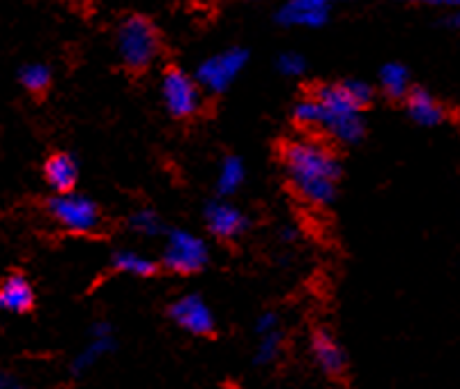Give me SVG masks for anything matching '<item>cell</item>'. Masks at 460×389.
<instances>
[{"label": "cell", "mask_w": 460, "mask_h": 389, "mask_svg": "<svg viewBox=\"0 0 460 389\" xmlns=\"http://www.w3.org/2000/svg\"><path fill=\"white\" fill-rule=\"evenodd\" d=\"M281 164L293 190L311 206H327L336 196L341 166L336 155L314 138H295L281 146Z\"/></svg>", "instance_id": "cell-1"}, {"label": "cell", "mask_w": 460, "mask_h": 389, "mask_svg": "<svg viewBox=\"0 0 460 389\" xmlns=\"http://www.w3.org/2000/svg\"><path fill=\"white\" fill-rule=\"evenodd\" d=\"M320 106V127L327 129L334 138L343 143H357L364 137L361 109L352 100L350 90L345 84L318 85L309 93Z\"/></svg>", "instance_id": "cell-2"}, {"label": "cell", "mask_w": 460, "mask_h": 389, "mask_svg": "<svg viewBox=\"0 0 460 389\" xmlns=\"http://www.w3.org/2000/svg\"><path fill=\"white\" fill-rule=\"evenodd\" d=\"M118 56L129 72H146L162 51V35L157 26L143 14H129L118 26Z\"/></svg>", "instance_id": "cell-3"}, {"label": "cell", "mask_w": 460, "mask_h": 389, "mask_svg": "<svg viewBox=\"0 0 460 389\" xmlns=\"http://www.w3.org/2000/svg\"><path fill=\"white\" fill-rule=\"evenodd\" d=\"M49 212L60 226L72 233H93L97 231L102 221L100 208L94 206L90 199L74 194V191L58 194L56 199H51Z\"/></svg>", "instance_id": "cell-4"}, {"label": "cell", "mask_w": 460, "mask_h": 389, "mask_svg": "<svg viewBox=\"0 0 460 389\" xmlns=\"http://www.w3.org/2000/svg\"><path fill=\"white\" fill-rule=\"evenodd\" d=\"M164 102H166V109L172 118L178 120H187V118H194L200 109V93L199 85L194 84V79L189 76L187 72H182L180 67H166L164 72Z\"/></svg>", "instance_id": "cell-5"}, {"label": "cell", "mask_w": 460, "mask_h": 389, "mask_svg": "<svg viewBox=\"0 0 460 389\" xmlns=\"http://www.w3.org/2000/svg\"><path fill=\"white\" fill-rule=\"evenodd\" d=\"M208 263V244L189 231H171L164 252V265L172 272L194 274Z\"/></svg>", "instance_id": "cell-6"}, {"label": "cell", "mask_w": 460, "mask_h": 389, "mask_svg": "<svg viewBox=\"0 0 460 389\" xmlns=\"http://www.w3.org/2000/svg\"><path fill=\"white\" fill-rule=\"evenodd\" d=\"M168 314L189 334L208 337V334L215 332V316H212L209 306L205 305V300L199 297V295H184V297L175 300L171 309H168Z\"/></svg>", "instance_id": "cell-7"}, {"label": "cell", "mask_w": 460, "mask_h": 389, "mask_svg": "<svg viewBox=\"0 0 460 389\" xmlns=\"http://www.w3.org/2000/svg\"><path fill=\"white\" fill-rule=\"evenodd\" d=\"M246 63V53L240 51V49H233V51H226L217 58H209L208 63L200 65L199 69V81L205 85V88L215 90H226V85L235 79L237 72L244 67Z\"/></svg>", "instance_id": "cell-8"}, {"label": "cell", "mask_w": 460, "mask_h": 389, "mask_svg": "<svg viewBox=\"0 0 460 389\" xmlns=\"http://www.w3.org/2000/svg\"><path fill=\"white\" fill-rule=\"evenodd\" d=\"M205 224H208L209 233L221 240H235L246 228L244 215L235 206L221 203V200H215L205 208Z\"/></svg>", "instance_id": "cell-9"}, {"label": "cell", "mask_w": 460, "mask_h": 389, "mask_svg": "<svg viewBox=\"0 0 460 389\" xmlns=\"http://www.w3.org/2000/svg\"><path fill=\"white\" fill-rule=\"evenodd\" d=\"M35 305V293L26 277L12 274L0 284V309L10 314H26Z\"/></svg>", "instance_id": "cell-10"}, {"label": "cell", "mask_w": 460, "mask_h": 389, "mask_svg": "<svg viewBox=\"0 0 460 389\" xmlns=\"http://www.w3.org/2000/svg\"><path fill=\"white\" fill-rule=\"evenodd\" d=\"M44 175H47V182L51 184L58 194H69L76 187L79 169H76V162L67 153H56L47 159Z\"/></svg>", "instance_id": "cell-11"}, {"label": "cell", "mask_w": 460, "mask_h": 389, "mask_svg": "<svg viewBox=\"0 0 460 389\" xmlns=\"http://www.w3.org/2000/svg\"><path fill=\"white\" fill-rule=\"evenodd\" d=\"M405 106H408V113L414 122L424 127H435L445 120V109L435 100L430 93L421 88L410 90L408 97H405Z\"/></svg>", "instance_id": "cell-12"}, {"label": "cell", "mask_w": 460, "mask_h": 389, "mask_svg": "<svg viewBox=\"0 0 460 389\" xmlns=\"http://www.w3.org/2000/svg\"><path fill=\"white\" fill-rule=\"evenodd\" d=\"M311 346H314V355L324 374H330V376L343 374V368H345L343 350H341L339 343H336V339L332 337L330 332H323V330L315 332Z\"/></svg>", "instance_id": "cell-13"}, {"label": "cell", "mask_w": 460, "mask_h": 389, "mask_svg": "<svg viewBox=\"0 0 460 389\" xmlns=\"http://www.w3.org/2000/svg\"><path fill=\"white\" fill-rule=\"evenodd\" d=\"M111 348H113L111 327L106 325V323L94 325L93 339H90V343L84 348V350H81L79 355H76V359H74V371H76V374H84V371H88V368L93 367V364L97 362L102 355L109 353Z\"/></svg>", "instance_id": "cell-14"}, {"label": "cell", "mask_w": 460, "mask_h": 389, "mask_svg": "<svg viewBox=\"0 0 460 389\" xmlns=\"http://www.w3.org/2000/svg\"><path fill=\"white\" fill-rule=\"evenodd\" d=\"M380 84L385 95L392 100H405L410 93V74L408 69L398 63H389L382 67L380 72Z\"/></svg>", "instance_id": "cell-15"}, {"label": "cell", "mask_w": 460, "mask_h": 389, "mask_svg": "<svg viewBox=\"0 0 460 389\" xmlns=\"http://www.w3.org/2000/svg\"><path fill=\"white\" fill-rule=\"evenodd\" d=\"M113 268L118 272L131 274V277H152L157 272V265L150 258L141 256L137 252H118L113 256Z\"/></svg>", "instance_id": "cell-16"}, {"label": "cell", "mask_w": 460, "mask_h": 389, "mask_svg": "<svg viewBox=\"0 0 460 389\" xmlns=\"http://www.w3.org/2000/svg\"><path fill=\"white\" fill-rule=\"evenodd\" d=\"M244 182V166L237 157H228L219 169V178H217V190L221 196L235 194Z\"/></svg>", "instance_id": "cell-17"}, {"label": "cell", "mask_w": 460, "mask_h": 389, "mask_svg": "<svg viewBox=\"0 0 460 389\" xmlns=\"http://www.w3.org/2000/svg\"><path fill=\"white\" fill-rule=\"evenodd\" d=\"M22 84L26 85V90L32 93V95H42L51 85V74H49L44 65H31V67L22 72Z\"/></svg>", "instance_id": "cell-18"}, {"label": "cell", "mask_w": 460, "mask_h": 389, "mask_svg": "<svg viewBox=\"0 0 460 389\" xmlns=\"http://www.w3.org/2000/svg\"><path fill=\"white\" fill-rule=\"evenodd\" d=\"M281 332L274 330V332H267L262 334L261 339V346L256 350V362L258 364H272L274 359L279 358V350H281Z\"/></svg>", "instance_id": "cell-19"}, {"label": "cell", "mask_w": 460, "mask_h": 389, "mask_svg": "<svg viewBox=\"0 0 460 389\" xmlns=\"http://www.w3.org/2000/svg\"><path fill=\"white\" fill-rule=\"evenodd\" d=\"M131 228H134L137 233H141V235L152 237L162 231V219L157 217V212L138 210L134 212V217H131Z\"/></svg>", "instance_id": "cell-20"}, {"label": "cell", "mask_w": 460, "mask_h": 389, "mask_svg": "<svg viewBox=\"0 0 460 389\" xmlns=\"http://www.w3.org/2000/svg\"><path fill=\"white\" fill-rule=\"evenodd\" d=\"M295 122L302 127H320V106L314 97H306V100L299 102L295 106V113H293Z\"/></svg>", "instance_id": "cell-21"}, {"label": "cell", "mask_w": 460, "mask_h": 389, "mask_svg": "<svg viewBox=\"0 0 460 389\" xmlns=\"http://www.w3.org/2000/svg\"><path fill=\"white\" fill-rule=\"evenodd\" d=\"M281 69L288 74H299L304 69V60L299 58V56H295V53H290V56H283L281 58Z\"/></svg>", "instance_id": "cell-22"}, {"label": "cell", "mask_w": 460, "mask_h": 389, "mask_svg": "<svg viewBox=\"0 0 460 389\" xmlns=\"http://www.w3.org/2000/svg\"><path fill=\"white\" fill-rule=\"evenodd\" d=\"M256 327H258V332H261V334H267V332L279 330V321H277V316H274L272 311H267V314H262V316L258 318Z\"/></svg>", "instance_id": "cell-23"}, {"label": "cell", "mask_w": 460, "mask_h": 389, "mask_svg": "<svg viewBox=\"0 0 460 389\" xmlns=\"http://www.w3.org/2000/svg\"><path fill=\"white\" fill-rule=\"evenodd\" d=\"M0 389H23V385L7 371H0Z\"/></svg>", "instance_id": "cell-24"}, {"label": "cell", "mask_w": 460, "mask_h": 389, "mask_svg": "<svg viewBox=\"0 0 460 389\" xmlns=\"http://www.w3.org/2000/svg\"><path fill=\"white\" fill-rule=\"evenodd\" d=\"M412 3H424V5H442V7H460V0H412Z\"/></svg>", "instance_id": "cell-25"}, {"label": "cell", "mask_w": 460, "mask_h": 389, "mask_svg": "<svg viewBox=\"0 0 460 389\" xmlns=\"http://www.w3.org/2000/svg\"><path fill=\"white\" fill-rule=\"evenodd\" d=\"M451 23H454V26L458 28V31H460V12H458V14L454 16V19H451Z\"/></svg>", "instance_id": "cell-26"}]
</instances>
